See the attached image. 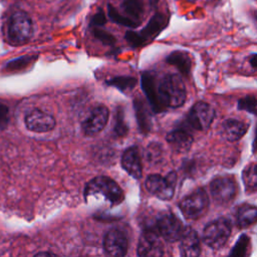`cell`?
<instances>
[{
    "instance_id": "cell-1",
    "label": "cell",
    "mask_w": 257,
    "mask_h": 257,
    "mask_svg": "<svg viewBox=\"0 0 257 257\" xmlns=\"http://www.w3.org/2000/svg\"><path fill=\"white\" fill-rule=\"evenodd\" d=\"M83 193L86 200L90 197H101L110 206L119 205L124 199V193L119 185L106 176H98L90 180Z\"/></svg>"
},
{
    "instance_id": "cell-2",
    "label": "cell",
    "mask_w": 257,
    "mask_h": 257,
    "mask_svg": "<svg viewBox=\"0 0 257 257\" xmlns=\"http://www.w3.org/2000/svg\"><path fill=\"white\" fill-rule=\"evenodd\" d=\"M158 93L162 106L177 108L186 100V87L182 78L174 73L164 75L158 82Z\"/></svg>"
},
{
    "instance_id": "cell-3",
    "label": "cell",
    "mask_w": 257,
    "mask_h": 257,
    "mask_svg": "<svg viewBox=\"0 0 257 257\" xmlns=\"http://www.w3.org/2000/svg\"><path fill=\"white\" fill-rule=\"evenodd\" d=\"M33 34V25L30 17L23 11L14 12L8 23V38L13 45L26 43Z\"/></svg>"
},
{
    "instance_id": "cell-4",
    "label": "cell",
    "mask_w": 257,
    "mask_h": 257,
    "mask_svg": "<svg viewBox=\"0 0 257 257\" xmlns=\"http://www.w3.org/2000/svg\"><path fill=\"white\" fill-rule=\"evenodd\" d=\"M231 234V223L226 218L216 219L206 225L203 231V240L214 250L221 249Z\"/></svg>"
},
{
    "instance_id": "cell-5",
    "label": "cell",
    "mask_w": 257,
    "mask_h": 257,
    "mask_svg": "<svg viewBox=\"0 0 257 257\" xmlns=\"http://www.w3.org/2000/svg\"><path fill=\"white\" fill-rule=\"evenodd\" d=\"M177 184V175L175 172H170L166 177L159 174L148 176L145 182L146 189L161 200H171L175 193Z\"/></svg>"
},
{
    "instance_id": "cell-6",
    "label": "cell",
    "mask_w": 257,
    "mask_h": 257,
    "mask_svg": "<svg viewBox=\"0 0 257 257\" xmlns=\"http://www.w3.org/2000/svg\"><path fill=\"white\" fill-rule=\"evenodd\" d=\"M209 205L208 196L204 189H197L186 196L179 204L183 215L188 219H198L207 210Z\"/></svg>"
},
{
    "instance_id": "cell-7",
    "label": "cell",
    "mask_w": 257,
    "mask_h": 257,
    "mask_svg": "<svg viewBox=\"0 0 257 257\" xmlns=\"http://www.w3.org/2000/svg\"><path fill=\"white\" fill-rule=\"evenodd\" d=\"M154 227L159 235L169 242L180 240L184 231L182 222L173 213L162 214L157 218Z\"/></svg>"
},
{
    "instance_id": "cell-8",
    "label": "cell",
    "mask_w": 257,
    "mask_h": 257,
    "mask_svg": "<svg viewBox=\"0 0 257 257\" xmlns=\"http://www.w3.org/2000/svg\"><path fill=\"white\" fill-rule=\"evenodd\" d=\"M210 191L217 204L226 205L236 196L237 184L232 177H218L211 182Z\"/></svg>"
},
{
    "instance_id": "cell-9",
    "label": "cell",
    "mask_w": 257,
    "mask_h": 257,
    "mask_svg": "<svg viewBox=\"0 0 257 257\" xmlns=\"http://www.w3.org/2000/svg\"><path fill=\"white\" fill-rule=\"evenodd\" d=\"M109 111L103 104L96 105L81 120V127L85 136H94L100 133L106 125Z\"/></svg>"
},
{
    "instance_id": "cell-10",
    "label": "cell",
    "mask_w": 257,
    "mask_h": 257,
    "mask_svg": "<svg viewBox=\"0 0 257 257\" xmlns=\"http://www.w3.org/2000/svg\"><path fill=\"white\" fill-rule=\"evenodd\" d=\"M215 111L213 107L204 101H199L193 105L187 115V123L195 130H207L213 122Z\"/></svg>"
},
{
    "instance_id": "cell-11",
    "label": "cell",
    "mask_w": 257,
    "mask_h": 257,
    "mask_svg": "<svg viewBox=\"0 0 257 257\" xmlns=\"http://www.w3.org/2000/svg\"><path fill=\"white\" fill-rule=\"evenodd\" d=\"M160 237L154 226L145 229L140 237L138 254L140 256H162L164 249Z\"/></svg>"
},
{
    "instance_id": "cell-12",
    "label": "cell",
    "mask_w": 257,
    "mask_h": 257,
    "mask_svg": "<svg viewBox=\"0 0 257 257\" xmlns=\"http://www.w3.org/2000/svg\"><path fill=\"white\" fill-rule=\"evenodd\" d=\"M128 240L126 235L118 229L109 230L103 238V249L107 255L114 257L124 256L127 252Z\"/></svg>"
},
{
    "instance_id": "cell-13",
    "label": "cell",
    "mask_w": 257,
    "mask_h": 257,
    "mask_svg": "<svg viewBox=\"0 0 257 257\" xmlns=\"http://www.w3.org/2000/svg\"><path fill=\"white\" fill-rule=\"evenodd\" d=\"M26 127L34 133H46L55 127L56 121L52 115L39 109L30 110L24 117Z\"/></svg>"
},
{
    "instance_id": "cell-14",
    "label": "cell",
    "mask_w": 257,
    "mask_h": 257,
    "mask_svg": "<svg viewBox=\"0 0 257 257\" xmlns=\"http://www.w3.org/2000/svg\"><path fill=\"white\" fill-rule=\"evenodd\" d=\"M180 251L183 256L195 257L201 253L200 239L197 232L191 227L184 228L180 238Z\"/></svg>"
},
{
    "instance_id": "cell-15",
    "label": "cell",
    "mask_w": 257,
    "mask_h": 257,
    "mask_svg": "<svg viewBox=\"0 0 257 257\" xmlns=\"http://www.w3.org/2000/svg\"><path fill=\"white\" fill-rule=\"evenodd\" d=\"M157 82L158 81L151 72H144L142 74V87L151 104L152 109L155 112H162L165 110V108L162 106L159 98Z\"/></svg>"
},
{
    "instance_id": "cell-16",
    "label": "cell",
    "mask_w": 257,
    "mask_h": 257,
    "mask_svg": "<svg viewBox=\"0 0 257 257\" xmlns=\"http://www.w3.org/2000/svg\"><path fill=\"white\" fill-rule=\"evenodd\" d=\"M121 166L123 170L133 178L141 179L143 174L142 161L137 147L126 149L121 156Z\"/></svg>"
},
{
    "instance_id": "cell-17",
    "label": "cell",
    "mask_w": 257,
    "mask_h": 257,
    "mask_svg": "<svg viewBox=\"0 0 257 257\" xmlns=\"http://www.w3.org/2000/svg\"><path fill=\"white\" fill-rule=\"evenodd\" d=\"M167 141L179 153H185L191 149L193 137L184 127L173 130L167 135Z\"/></svg>"
},
{
    "instance_id": "cell-18",
    "label": "cell",
    "mask_w": 257,
    "mask_h": 257,
    "mask_svg": "<svg viewBox=\"0 0 257 257\" xmlns=\"http://www.w3.org/2000/svg\"><path fill=\"white\" fill-rule=\"evenodd\" d=\"M248 123L239 119L229 118L222 123V134L230 142L240 140L248 130Z\"/></svg>"
},
{
    "instance_id": "cell-19",
    "label": "cell",
    "mask_w": 257,
    "mask_h": 257,
    "mask_svg": "<svg viewBox=\"0 0 257 257\" xmlns=\"http://www.w3.org/2000/svg\"><path fill=\"white\" fill-rule=\"evenodd\" d=\"M167 22H168V18L164 14L156 13L150 19V21L145 26V28L141 32H139L144 43L156 37L166 27Z\"/></svg>"
},
{
    "instance_id": "cell-20",
    "label": "cell",
    "mask_w": 257,
    "mask_h": 257,
    "mask_svg": "<svg viewBox=\"0 0 257 257\" xmlns=\"http://www.w3.org/2000/svg\"><path fill=\"white\" fill-rule=\"evenodd\" d=\"M167 62L177 67V69L184 75H189L192 69V59L185 51H173L167 57Z\"/></svg>"
},
{
    "instance_id": "cell-21",
    "label": "cell",
    "mask_w": 257,
    "mask_h": 257,
    "mask_svg": "<svg viewBox=\"0 0 257 257\" xmlns=\"http://www.w3.org/2000/svg\"><path fill=\"white\" fill-rule=\"evenodd\" d=\"M135 110H136V116L138 119V123L140 126V130L147 134L151 131L152 127V118L149 107L146 105L145 101L141 98L135 99Z\"/></svg>"
},
{
    "instance_id": "cell-22",
    "label": "cell",
    "mask_w": 257,
    "mask_h": 257,
    "mask_svg": "<svg viewBox=\"0 0 257 257\" xmlns=\"http://www.w3.org/2000/svg\"><path fill=\"white\" fill-rule=\"evenodd\" d=\"M257 222V207L253 205H243L237 213V224L241 228H246Z\"/></svg>"
},
{
    "instance_id": "cell-23",
    "label": "cell",
    "mask_w": 257,
    "mask_h": 257,
    "mask_svg": "<svg viewBox=\"0 0 257 257\" xmlns=\"http://www.w3.org/2000/svg\"><path fill=\"white\" fill-rule=\"evenodd\" d=\"M121 7L130 18L141 23L144 15V3L142 0H123Z\"/></svg>"
},
{
    "instance_id": "cell-24",
    "label": "cell",
    "mask_w": 257,
    "mask_h": 257,
    "mask_svg": "<svg viewBox=\"0 0 257 257\" xmlns=\"http://www.w3.org/2000/svg\"><path fill=\"white\" fill-rule=\"evenodd\" d=\"M243 183L248 192L257 190V163L248 165L243 171Z\"/></svg>"
},
{
    "instance_id": "cell-25",
    "label": "cell",
    "mask_w": 257,
    "mask_h": 257,
    "mask_svg": "<svg viewBox=\"0 0 257 257\" xmlns=\"http://www.w3.org/2000/svg\"><path fill=\"white\" fill-rule=\"evenodd\" d=\"M107 14L109 16V18L114 21L115 23L117 24H120V25H123V26H126V27H130V28H136L140 25V22L130 18L128 16H123L121 15L112 5L108 4L107 5Z\"/></svg>"
},
{
    "instance_id": "cell-26",
    "label": "cell",
    "mask_w": 257,
    "mask_h": 257,
    "mask_svg": "<svg viewBox=\"0 0 257 257\" xmlns=\"http://www.w3.org/2000/svg\"><path fill=\"white\" fill-rule=\"evenodd\" d=\"M137 79L132 76H116L107 80L109 85L114 86L123 92L132 90L137 85Z\"/></svg>"
},
{
    "instance_id": "cell-27",
    "label": "cell",
    "mask_w": 257,
    "mask_h": 257,
    "mask_svg": "<svg viewBox=\"0 0 257 257\" xmlns=\"http://www.w3.org/2000/svg\"><path fill=\"white\" fill-rule=\"evenodd\" d=\"M37 58V56L35 55H24L18 58H15L13 60H10L6 66L5 69L8 71H18V70H22L25 67H27L29 64H31L35 59Z\"/></svg>"
},
{
    "instance_id": "cell-28",
    "label": "cell",
    "mask_w": 257,
    "mask_h": 257,
    "mask_svg": "<svg viewBox=\"0 0 257 257\" xmlns=\"http://www.w3.org/2000/svg\"><path fill=\"white\" fill-rule=\"evenodd\" d=\"M128 127L124 119V114L121 107H118L115 111L114 115V123H113V132L118 137H123L127 134Z\"/></svg>"
},
{
    "instance_id": "cell-29",
    "label": "cell",
    "mask_w": 257,
    "mask_h": 257,
    "mask_svg": "<svg viewBox=\"0 0 257 257\" xmlns=\"http://www.w3.org/2000/svg\"><path fill=\"white\" fill-rule=\"evenodd\" d=\"M250 244V239L246 235H241L237 242L235 243L234 247L230 251L229 255L234 257H243L247 254L248 247Z\"/></svg>"
},
{
    "instance_id": "cell-30",
    "label": "cell",
    "mask_w": 257,
    "mask_h": 257,
    "mask_svg": "<svg viewBox=\"0 0 257 257\" xmlns=\"http://www.w3.org/2000/svg\"><path fill=\"white\" fill-rule=\"evenodd\" d=\"M163 153H164L163 148L160 144L152 143L147 148L146 156H147V159L149 162L156 164V163L161 162V160L163 158Z\"/></svg>"
},
{
    "instance_id": "cell-31",
    "label": "cell",
    "mask_w": 257,
    "mask_h": 257,
    "mask_svg": "<svg viewBox=\"0 0 257 257\" xmlns=\"http://www.w3.org/2000/svg\"><path fill=\"white\" fill-rule=\"evenodd\" d=\"M238 108L241 110H246L253 114H257V98L251 95H247L239 99Z\"/></svg>"
},
{
    "instance_id": "cell-32",
    "label": "cell",
    "mask_w": 257,
    "mask_h": 257,
    "mask_svg": "<svg viewBox=\"0 0 257 257\" xmlns=\"http://www.w3.org/2000/svg\"><path fill=\"white\" fill-rule=\"evenodd\" d=\"M93 35L96 39H98L100 42H102L103 44L106 45H112L115 43V38L113 37L112 34H110L109 32L100 29L98 27H94L93 29Z\"/></svg>"
},
{
    "instance_id": "cell-33",
    "label": "cell",
    "mask_w": 257,
    "mask_h": 257,
    "mask_svg": "<svg viewBox=\"0 0 257 257\" xmlns=\"http://www.w3.org/2000/svg\"><path fill=\"white\" fill-rule=\"evenodd\" d=\"M124 37H125L126 41H127L132 46H134V47H138V46H141V45L145 44L139 32L127 31V32L125 33V36H124Z\"/></svg>"
},
{
    "instance_id": "cell-34",
    "label": "cell",
    "mask_w": 257,
    "mask_h": 257,
    "mask_svg": "<svg viewBox=\"0 0 257 257\" xmlns=\"http://www.w3.org/2000/svg\"><path fill=\"white\" fill-rule=\"evenodd\" d=\"M9 122V108L5 103H0V130L6 128Z\"/></svg>"
},
{
    "instance_id": "cell-35",
    "label": "cell",
    "mask_w": 257,
    "mask_h": 257,
    "mask_svg": "<svg viewBox=\"0 0 257 257\" xmlns=\"http://www.w3.org/2000/svg\"><path fill=\"white\" fill-rule=\"evenodd\" d=\"M105 22H106V18H105L104 13H103L101 10L97 11V12L92 16L91 21H90V23H91V25H92L93 27L102 26L103 24H105Z\"/></svg>"
},
{
    "instance_id": "cell-36",
    "label": "cell",
    "mask_w": 257,
    "mask_h": 257,
    "mask_svg": "<svg viewBox=\"0 0 257 257\" xmlns=\"http://www.w3.org/2000/svg\"><path fill=\"white\" fill-rule=\"evenodd\" d=\"M249 62L252 67L257 69V54H252L249 58Z\"/></svg>"
},
{
    "instance_id": "cell-37",
    "label": "cell",
    "mask_w": 257,
    "mask_h": 257,
    "mask_svg": "<svg viewBox=\"0 0 257 257\" xmlns=\"http://www.w3.org/2000/svg\"><path fill=\"white\" fill-rule=\"evenodd\" d=\"M47 255H54L53 253H50V252H40V253H37L36 256H47Z\"/></svg>"
},
{
    "instance_id": "cell-38",
    "label": "cell",
    "mask_w": 257,
    "mask_h": 257,
    "mask_svg": "<svg viewBox=\"0 0 257 257\" xmlns=\"http://www.w3.org/2000/svg\"><path fill=\"white\" fill-rule=\"evenodd\" d=\"M253 149H254V152H257V135H256V138L253 143Z\"/></svg>"
},
{
    "instance_id": "cell-39",
    "label": "cell",
    "mask_w": 257,
    "mask_h": 257,
    "mask_svg": "<svg viewBox=\"0 0 257 257\" xmlns=\"http://www.w3.org/2000/svg\"><path fill=\"white\" fill-rule=\"evenodd\" d=\"M158 1H159V0H150V3H151L152 5H156V4L158 3Z\"/></svg>"
},
{
    "instance_id": "cell-40",
    "label": "cell",
    "mask_w": 257,
    "mask_h": 257,
    "mask_svg": "<svg viewBox=\"0 0 257 257\" xmlns=\"http://www.w3.org/2000/svg\"><path fill=\"white\" fill-rule=\"evenodd\" d=\"M253 16H254V19H255V21H256V23H257V11H255V12H254Z\"/></svg>"
}]
</instances>
